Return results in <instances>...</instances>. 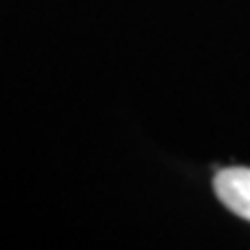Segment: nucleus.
Wrapping results in <instances>:
<instances>
[{"mask_svg": "<svg viewBox=\"0 0 250 250\" xmlns=\"http://www.w3.org/2000/svg\"><path fill=\"white\" fill-rule=\"evenodd\" d=\"M213 188L232 213L250 223V167H227L218 171Z\"/></svg>", "mask_w": 250, "mask_h": 250, "instance_id": "obj_1", "label": "nucleus"}]
</instances>
